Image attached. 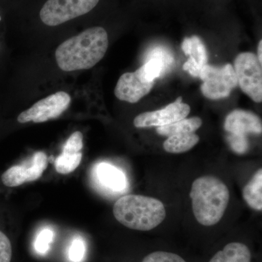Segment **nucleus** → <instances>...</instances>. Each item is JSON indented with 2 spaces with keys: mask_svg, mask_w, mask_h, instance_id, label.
Returning <instances> with one entry per match:
<instances>
[{
  "mask_svg": "<svg viewBox=\"0 0 262 262\" xmlns=\"http://www.w3.org/2000/svg\"><path fill=\"white\" fill-rule=\"evenodd\" d=\"M2 20V17H1V15H0V21H1Z\"/></svg>",
  "mask_w": 262,
  "mask_h": 262,
  "instance_id": "bb28decb",
  "label": "nucleus"
},
{
  "mask_svg": "<svg viewBox=\"0 0 262 262\" xmlns=\"http://www.w3.org/2000/svg\"><path fill=\"white\" fill-rule=\"evenodd\" d=\"M82 148H83V136L80 131H76L67 139L62 151L70 153V154H77V153L82 152Z\"/></svg>",
  "mask_w": 262,
  "mask_h": 262,
  "instance_id": "aec40b11",
  "label": "nucleus"
},
{
  "mask_svg": "<svg viewBox=\"0 0 262 262\" xmlns=\"http://www.w3.org/2000/svg\"><path fill=\"white\" fill-rule=\"evenodd\" d=\"M99 0H48L40 10L43 23L56 27L72 19L87 14Z\"/></svg>",
  "mask_w": 262,
  "mask_h": 262,
  "instance_id": "39448f33",
  "label": "nucleus"
},
{
  "mask_svg": "<svg viewBox=\"0 0 262 262\" xmlns=\"http://www.w3.org/2000/svg\"><path fill=\"white\" fill-rule=\"evenodd\" d=\"M192 211L201 225H216L228 206L229 191L225 183L213 176L200 177L192 183L190 191Z\"/></svg>",
  "mask_w": 262,
  "mask_h": 262,
  "instance_id": "f03ea898",
  "label": "nucleus"
},
{
  "mask_svg": "<svg viewBox=\"0 0 262 262\" xmlns=\"http://www.w3.org/2000/svg\"><path fill=\"white\" fill-rule=\"evenodd\" d=\"M53 237H54V234L51 229H45L41 231L40 233L38 234L34 244L36 251L40 254L47 253L53 241Z\"/></svg>",
  "mask_w": 262,
  "mask_h": 262,
  "instance_id": "412c9836",
  "label": "nucleus"
},
{
  "mask_svg": "<svg viewBox=\"0 0 262 262\" xmlns=\"http://www.w3.org/2000/svg\"><path fill=\"white\" fill-rule=\"evenodd\" d=\"M71 97L67 93L60 91L43 98L34 103L32 107L18 115L17 120L20 123L33 122L41 123L57 118L70 106Z\"/></svg>",
  "mask_w": 262,
  "mask_h": 262,
  "instance_id": "0eeeda50",
  "label": "nucleus"
},
{
  "mask_svg": "<svg viewBox=\"0 0 262 262\" xmlns=\"http://www.w3.org/2000/svg\"><path fill=\"white\" fill-rule=\"evenodd\" d=\"M261 49H262V41L261 40V41H260L259 43H258V56H257L258 61L261 62V61H262Z\"/></svg>",
  "mask_w": 262,
  "mask_h": 262,
  "instance_id": "a878e982",
  "label": "nucleus"
},
{
  "mask_svg": "<svg viewBox=\"0 0 262 262\" xmlns=\"http://www.w3.org/2000/svg\"><path fill=\"white\" fill-rule=\"evenodd\" d=\"M98 182L103 187L113 192H123L127 187L125 174L115 165L101 163L96 168Z\"/></svg>",
  "mask_w": 262,
  "mask_h": 262,
  "instance_id": "4468645a",
  "label": "nucleus"
},
{
  "mask_svg": "<svg viewBox=\"0 0 262 262\" xmlns=\"http://www.w3.org/2000/svg\"><path fill=\"white\" fill-rule=\"evenodd\" d=\"M108 46V34L104 29H87L58 46L55 54L57 64L64 72L89 70L104 57Z\"/></svg>",
  "mask_w": 262,
  "mask_h": 262,
  "instance_id": "f257e3e1",
  "label": "nucleus"
},
{
  "mask_svg": "<svg viewBox=\"0 0 262 262\" xmlns=\"http://www.w3.org/2000/svg\"><path fill=\"white\" fill-rule=\"evenodd\" d=\"M203 121L200 117L184 118L173 123L157 127V133L159 135L168 137L179 134H191L198 130L201 127Z\"/></svg>",
  "mask_w": 262,
  "mask_h": 262,
  "instance_id": "a211bd4d",
  "label": "nucleus"
},
{
  "mask_svg": "<svg viewBox=\"0 0 262 262\" xmlns=\"http://www.w3.org/2000/svg\"><path fill=\"white\" fill-rule=\"evenodd\" d=\"M48 156L43 151L33 155L30 163L15 165L7 169L0 177L5 187L14 188L27 182H34L42 177L48 167Z\"/></svg>",
  "mask_w": 262,
  "mask_h": 262,
  "instance_id": "6e6552de",
  "label": "nucleus"
},
{
  "mask_svg": "<svg viewBox=\"0 0 262 262\" xmlns=\"http://www.w3.org/2000/svg\"><path fill=\"white\" fill-rule=\"evenodd\" d=\"M234 72L241 90L253 101H262V67L257 56L243 53L236 57Z\"/></svg>",
  "mask_w": 262,
  "mask_h": 262,
  "instance_id": "423d86ee",
  "label": "nucleus"
},
{
  "mask_svg": "<svg viewBox=\"0 0 262 262\" xmlns=\"http://www.w3.org/2000/svg\"><path fill=\"white\" fill-rule=\"evenodd\" d=\"M182 51L189 56L188 61L183 66L192 77H198L200 71L208 63V54L203 41L196 36L185 38L182 45Z\"/></svg>",
  "mask_w": 262,
  "mask_h": 262,
  "instance_id": "ddd939ff",
  "label": "nucleus"
},
{
  "mask_svg": "<svg viewBox=\"0 0 262 262\" xmlns=\"http://www.w3.org/2000/svg\"><path fill=\"white\" fill-rule=\"evenodd\" d=\"M200 137L194 133L169 136L163 143V148L167 152L180 154L186 152L199 142Z\"/></svg>",
  "mask_w": 262,
  "mask_h": 262,
  "instance_id": "f3484780",
  "label": "nucleus"
},
{
  "mask_svg": "<svg viewBox=\"0 0 262 262\" xmlns=\"http://www.w3.org/2000/svg\"><path fill=\"white\" fill-rule=\"evenodd\" d=\"M225 129L229 134L247 136L249 134H261V119L251 112L234 110L226 118Z\"/></svg>",
  "mask_w": 262,
  "mask_h": 262,
  "instance_id": "f8f14e48",
  "label": "nucleus"
},
{
  "mask_svg": "<svg viewBox=\"0 0 262 262\" xmlns=\"http://www.w3.org/2000/svg\"><path fill=\"white\" fill-rule=\"evenodd\" d=\"M82 159V152L70 154V153L62 151L61 154L56 158L55 162L56 171L63 175L72 173L78 168Z\"/></svg>",
  "mask_w": 262,
  "mask_h": 262,
  "instance_id": "6ab92c4d",
  "label": "nucleus"
},
{
  "mask_svg": "<svg viewBox=\"0 0 262 262\" xmlns=\"http://www.w3.org/2000/svg\"><path fill=\"white\" fill-rule=\"evenodd\" d=\"M155 82H144L134 72H127L120 77L115 89V96L120 101L134 103L147 95Z\"/></svg>",
  "mask_w": 262,
  "mask_h": 262,
  "instance_id": "9b49d317",
  "label": "nucleus"
},
{
  "mask_svg": "<svg viewBox=\"0 0 262 262\" xmlns=\"http://www.w3.org/2000/svg\"><path fill=\"white\" fill-rule=\"evenodd\" d=\"M142 262H187L184 258L175 253L156 251L150 253L144 258Z\"/></svg>",
  "mask_w": 262,
  "mask_h": 262,
  "instance_id": "5701e85b",
  "label": "nucleus"
},
{
  "mask_svg": "<svg viewBox=\"0 0 262 262\" xmlns=\"http://www.w3.org/2000/svg\"><path fill=\"white\" fill-rule=\"evenodd\" d=\"M243 196L253 209H262V170L258 169L247 185L243 189Z\"/></svg>",
  "mask_w": 262,
  "mask_h": 262,
  "instance_id": "dca6fc26",
  "label": "nucleus"
},
{
  "mask_svg": "<svg viewBox=\"0 0 262 262\" xmlns=\"http://www.w3.org/2000/svg\"><path fill=\"white\" fill-rule=\"evenodd\" d=\"M189 113L190 106L183 103L182 98L179 97L161 110L138 115L134 120V126L138 128L164 126L186 118Z\"/></svg>",
  "mask_w": 262,
  "mask_h": 262,
  "instance_id": "1a4fd4ad",
  "label": "nucleus"
},
{
  "mask_svg": "<svg viewBox=\"0 0 262 262\" xmlns=\"http://www.w3.org/2000/svg\"><path fill=\"white\" fill-rule=\"evenodd\" d=\"M113 214L127 228L149 231L163 222L166 211L163 203L156 198L127 194L119 198L115 203Z\"/></svg>",
  "mask_w": 262,
  "mask_h": 262,
  "instance_id": "7ed1b4c3",
  "label": "nucleus"
},
{
  "mask_svg": "<svg viewBox=\"0 0 262 262\" xmlns=\"http://www.w3.org/2000/svg\"><path fill=\"white\" fill-rule=\"evenodd\" d=\"M198 77L203 82L202 93L211 100L228 97L232 90L238 84L234 67L229 63L221 67L205 65L200 71Z\"/></svg>",
  "mask_w": 262,
  "mask_h": 262,
  "instance_id": "20e7f679",
  "label": "nucleus"
},
{
  "mask_svg": "<svg viewBox=\"0 0 262 262\" xmlns=\"http://www.w3.org/2000/svg\"><path fill=\"white\" fill-rule=\"evenodd\" d=\"M13 246L8 234L0 229V262H11Z\"/></svg>",
  "mask_w": 262,
  "mask_h": 262,
  "instance_id": "b1692460",
  "label": "nucleus"
},
{
  "mask_svg": "<svg viewBox=\"0 0 262 262\" xmlns=\"http://www.w3.org/2000/svg\"><path fill=\"white\" fill-rule=\"evenodd\" d=\"M227 140L231 149L237 154L242 155L247 152L249 143H248L247 136L237 135V134H229Z\"/></svg>",
  "mask_w": 262,
  "mask_h": 262,
  "instance_id": "4be33fe9",
  "label": "nucleus"
},
{
  "mask_svg": "<svg viewBox=\"0 0 262 262\" xmlns=\"http://www.w3.org/2000/svg\"><path fill=\"white\" fill-rule=\"evenodd\" d=\"M173 61V56L166 48L158 46L148 52L146 63L136 72L143 82H155L157 78L166 73Z\"/></svg>",
  "mask_w": 262,
  "mask_h": 262,
  "instance_id": "9d476101",
  "label": "nucleus"
},
{
  "mask_svg": "<svg viewBox=\"0 0 262 262\" xmlns=\"http://www.w3.org/2000/svg\"><path fill=\"white\" fill-rule=\"evenodd\" d=\"M209 262H251V253L246 245L231 243L215 253Z\"/></svg>",
  "mask_w": 262,
  "mask_h": 262,
  "instance_id": "2eb2a0df",
  "label": "nucleus"
},
{
  "mask_svg": "<svg viewBox=\"0 0 262 262\" xmlns=\"http://www.w3.org/2000/svg\"><path fill=\"white\" fill-rule=\"evenodd\" d=\"M85 254V244L83 239L76 237L71 244L69 257L72 262H81Z\"/></svg>",
  "mask_w": 262,
  "mask_h": 262,
  "instance_id": "393cba45",
  "label": "nucleus"
}]
</instances>
